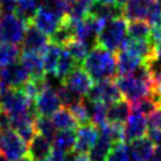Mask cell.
<instances>
[{"label": "cell", "instance_id": "6da1fadb", "mask_svg": "<svg viewBox=\"0 0 161 161\" xmlns=\"http://www.w3.org/2000/svg\"><path fill=\"white\" fill-rule=\"evenodd\" d=\"M121 94L131 104L137 103L140 99L147 97L151 92V74L148 67L142 63L132 73L117 75L114 79Z\"/></svg>", "mask_w": 161, "mask_h": 161}, {"label": "cell", "instance_id": "7a4b0ae2", "mask_svg": "<svg viewBox=\"0 0 161 161\" xmlns=\"http://www.w3.org/2000/svg\"><path fill=\"white\" fill-rule=\"evenodd\" d=\"M82 68L96 82L103 79H112L117 75L114 53L97 44L88 52L87 57L82 63Z\"/></svg>", "mask_w": 161, "mask_h": 161}, {"label": "cell", "instance_id": "3957f363", "mask_svg": "<svg viewBox=\"0 0 161 161\" xmlns=\"http://www.w3.org/2000/svg\"><path fill=\"white\" fill-rule=\"evenodd\" d=\"M127 35V20L123 16H117L111 20H107L99 33L96 36V44L116 53L119 50L122 43Z\"/></svg>", "mask_w": 161, "mask_h": 161}, {"label": "cell", "instance_id": "277c9868", "mask_svg": "<svg viewBox=\"0 0 161 161\" xmlns=\"http://www.w3.org/2000/svg\"><path fill=\"white\" fill-rule=\"evenodd\" d=\"M29 23L23 20L15 13H4L0 15V42L19 45L26 33Z\"/></svg>", "mask_w": 161, "mask_h": 161}, {"label": "cell", "instance_id": "5b68a950", "mask_svg": "<svg viewBox=\"0 0 161 161\" xmlns=\"http://www.w3.org/2000/svg\"><path fill=\"white\" fill-rule=\"evenodd\" d=\"M33 102L21 91V88H5L0 91V109L6 113L18 114L28 111Z\"/></svg>", "mask_w": 161, "mask_h": 161}, {"label": "cell", "instance_id": "8992f818", "mask_svg": "<svg viewBox=\"0 0 161 161\" xmlns=\"http://www.w3.org/2000/svg\"><path fill=\"white\" fill-rule=\"evenodd\" d=\"M0 150L8 161H16L20 157L28 155L26 142L11 128L1 132Z\"/></svg>", "mask_w": 161, "mask_h": 161}, {"label": "cell", "instance_id": "52a82bcc", "mask_svg": "<svg viewBox=\"0 0 161 161\" xmlns=\"http://www.w3.org/2000/svg\"><path fill=\"white\" fill-rule=\"evenodd\" d=\"M121 98H122L121 91L118 89L116 82L112 79L98 80L96 84L92 86L91 91L87 94V99L103 102L106 104H111Z\"/></svg>", "mask_w": 161, "mask_h": 161}, {"label": "cell", "instance_id": "ba28073f", "mask_svg": "<svg viewBox=\"0 0 161 161\" xmlns=\"http://www.w3.org/2000/svg\"><path fill=\"white\" fill-rule=\"evenodd\" d=\"M29 78V72L18 60L0 69V91L5 88H20Z\"/></svg>", "mask_w": 161, "mask_h": 161}, {"label": "cell", "instance_id": "9c48e42d", "mask_svg": "<svg viewBox=\"0 0 161 161\" xmlns=\"http://www.w3.org/2000/svg\"><path fill=\"white\" fill-rule=\"evenodd\" d=\"M63 19L64 18L58 15L50 8L45 6L44 4H39V6H38V9H36L30 24H33L35 28H38L44 34L50 35L60 25Z\"/></svg>", "mask_w": 161, "mask_h": 161}, {"label": "cell", "instance_id": "30bf717a", "mask_svg": "<svg viewBox=\"0 0 161 161\" xmlns=\"http://www.w3.org/2000/svg\"><path fill=\"white\" fill-rule=\"evenodd\" d=\"M131 114L126 123L123 125V140L125 142H131L136 138L146 136L147 131V118L137 108L131 106Z\"/></svg>", "mask_w": 161, "mask_h": 161}, {"label": "cell", "instance_id": "8fae6325", "mask_svg": "<svg viewBox=\"0 0 161 161\" xmlns=\"http://www.w3.org/2000/svg\"><path fill=\"white\" fill-rule=\"evenodd\" d=\"M33 107H34L36 114L50 117L55 111H58L62 107V103L59 101L57 91H54L49 86V87H45L35 97V99L33 101Z\"/></svg>", "mask_w": 161, "mask_h": 161}, {"label": "cell", "instance_id": "7c38bea8", "mask_svg": "<svg viewBox=\"0 0 161 161\" xmlns=\"http://www.w3.org/2000/svg\"><path fill=\"white\" fill-rule=\"evenodd\" d=\"M63 84H65L68 88H70L73 92H75L79 96H87L93 86L92 77L79 65H77L63 80Z\"/></svg>", "mask_w": 161, "mask_h": 161}, {"label": "cell", "instance_id": "4fadbf2b", "mask_svg": "<svg viewBox=\"0 0 161 161\" xmlns=\"http://www.w3.org/2000/svg\"><path fill=\"white\" fill-rule=\"evenodd\" d=\"M99 136V128L93 123H86L78 126L75 131V143L74 151L77 153H88L92 146L96 143Z\"/></svg>", "mask_w": 161, "mask_h": 161}, {"label": "cell", "instance_id": "5bb4252c", "mask_svg": "<svg viewBox=\"0 0 161 161\" xmlns=\"http://www.w3.org/2000/svg\"><path fill=\"white\" fill-rule=\"evenodd\" d=\"M156 0H126L122 5V16L126 20H147L148 13Z\"/></svg>", "mask_w": 161, "mask_h": 161}, {"label": "cell", "instance_id": "9a60e30c", "mask_svg": "<svg viewBox=\"0 0 161 161\" xmlns=\"http://www.w3.org/2000/svg\"><path fill=\"white\" fill-rule=\"evenodd\" d=\"M48 43H49V36L47 34L40 31L33 24L28 25L26 33L21 42L23 50H31V52L42 53L43 49L48 45Z\"/></svg>", "mask_w": 161, "mask_h": 161}, {"label": "cell", "instance_id": "2e32d148", "mask_svg": "<svg viewBox=\"0 0 161 161\" xmlns=\"http://www.w3.org/2000/svg\"><path fill=\"white\" fill-rule=\"evenodd\" d=\"M87 15L99 19L102 21L111 20L117 16H122V5L118 4H109L101 0H96L89 8Z\"/></svg>", "mask_w": 161, "mask_h": 161}, {"label": "cell", "instance_id": "e0dca14e", "mask_svg": "<svg viewBox=\"0 0 161 161\" xmlns=\"http://www.w3.org/2000/svg\"><path fill=\"white\" fill-rule=\"evenodd\" d=\"M131 103L127 99H118L111 104H108L107 108V123L123 126L126 121L128 119L131 114Z\"/></svg>", "mask_w": 161, "mask_h": 161}, {"label": "cell", "instance_id": "ac0fdd59", "mask_svg": "<svg viewBox=\"0 0 161 161\" xmlns=\"http://www.w3.org/2000/svg\"><path fill=\"white\" fill-rule=\"evenodd\" d=\"M128 151L131 161H150L153 152V142L147 136H142L130 142Z\"/></svg>", "mask_w": 161, "mask_h": 161}, {"label": "cell", "instance_id": "d6986e66", "mask_svg": "<svg viewBox=\"0 0 161 161\" xmlns=\"http://www.w3.org/2000/svg\"><path fill=\"white\" fill-rule=\"evenodd\" d=\"M52 151V140L35 133L34 137L29 141L28 145V155L33 161L45 160Z\"/></svg>", "mask_w": 161, "mask_h": 161}, {"label": "cell", "instance_id": "ffe728a7", "mask_svg": "<svg viewBox=\"0 0 161 161\" xmlns=\"http://www.w3.org/2000/svg\"><path fill=\"white\" fill-rule=\"evenodd\" d=\"M19 62L25 67V69L29 72L30 77L38 78V77L45 75L40 53L31 52V50H21L20 57H19Z\"/></svg>", "mask_w": 161, "mask_h": 161}, {"label": "cell", "instance_id": "44dd1931", "mask_svg": "<svg viewBox=\"0 0 161 161\" xmlns=\"http://www.w3.org/2000/svg\"><path fill=\"white\" fill-rule=\"evenodd\" d=\"M116 55V67H117V75H125L132 73L140 64H142V59H140L137 55L125 50L119 49L114 53Z\"/></svg>", "mask_w": 161, "mask_h": 161}, {"label": "cell", "instance_id": "7402d4cb", "mask_svg": "<svg viewBox=\"0 0 161 161\" xmlns=\"http://www.w3.org/2000/svg\"><path fill=\"white\" fill-rule=\"evenodd\" d=\"M63 47H59L54 43H48V45L43 49L42 60H43V68L47 75H54L55 77V69L59 60L60 50Z\"/></svg>", "mask_w": 161, "mask_h": 161}, {"label": "cell", "instance_id": "603a6c76", "mask_svg": "<svg viewBox=\"0 0 161 161\" xmlns=\"http://www.w3.org/2000/svg\"><path fill=\"white\" fill-rule=\"evenodd\" d=\"M73 39H75L74 38V28H73V24L67 18H64L63 21L60 23V25L49 35V42L54 43L59 47H65Z\"/></svg>", "mask_w": 161, "mask_h": 161}, {"label": "cell", "instance_id": "cb8c5ba5", "mask_svg": "<svg viewBox=\"0 0 161 161\" xmlns=\"http://www.w3.org/2000/svg\"><path fill=\"white\" fill-rule=\"evenodd\" d=\"M77 130H58L52 140V147L72 153L74 151Z\"/></svg>", "mask_w": 161, "mask_h": 161}, {"label": "cell", "instance_id": "d4e9b609", "mask_svg": "<svg viewBox=\"0 0 161 161\" xmlns=\"http://www.w3.org/2000/svg\"><path fill=\"white\" fill-rule=\"evenodd\" d=\"M50 118H52L57 131L58 130H77L79 126L77 119L69 111V108H67L64 106L60 107L58 111H55Z\"/></svg>", "mask_w": 161, "mask_h": 161}, {"label": "cell", "instance_id": "484cf974", "mask_svg": "<svg viewBox=\"0 0 161 161\" xmlns=\"http://www.w3.org/2000/svg\"><path fill=\"white\" fill-rule=\"evenodd\" d=\"M112 147H113V142L109 138H107L104 135L99 133L96 143L87 153L89 161H106Z\"/></svg>", "mask_w": 161, "mask_h": 161}, {"label": "cell", "instance_id": "4316f807", "mask_svg": "<svg viewBox=\"0 0 161 161\" xmlns=\"http://www.w3.org/2000/svg\"><path fill=\"white\" fill-rule=\"evenodd\" d=\"M88 113H89V119L91 123L96 125L98 128L101 126H103L107 122V108L108 104L103 103V102H98V101H89V99H84Z\"/></svg>", "mask_w": 161, "mask_h": 161}, {"label": "cell", "instance_id": "83f0119b", "mask_svg": "<svg viewBox=\"0 0 161 161\" xmlns=\"http://www.w3.org/2000/svg\"><path fill=\"white\" fill-rule=\"evenodd\" d=\"M150 30H151V25L147 20L135 19V20H128V23H127L128 39L147 40V39H150Z\"/></svg>", "mask_w": 161, "mask_h": 161}, {"label": "cell", "instance_id": "f1b7e54d", "mask_svg": "<svg viewBox=\"0 0 161 161\" xmlns=\"http://www.w3.org/2000/svg\"><path fill=\"white\" fill-rule=\"evenodd\" d=\"M77 67L75 60L73 59V57L69 54V52L67 50L65 47L62 48L60 50V55H59V60L57 64V69H55V78H58L60 82Z\"/></svg>", "mask_w": 161, "mask_h": 161}, {"label": "cell", "instance_id": "f546056e", "mask_svg": "<svg viewBox=\"0 0 161 161\" xmlns=\"http://www.w3.org/2000/svg\"><path fill=\"white\" fill-rule=\"evenodd\" d=\"M21 49L19 45L0 42V69L19 60Z\"/></svg>", "mask_w": 161, "mask_h": 161}, {"label": "cell", "instance_id": "4dcf8cb0", "mask_svg": "<svg viewBox=\"0 0 161 161\" xmlns=\"http://www.w3.org/2000/svg\"><path fill=\"white\" fill-rule=\"evenodd\" d=\"M39 4V0H16L14 13L30 24Z\"/></svg>", "mask_w": 161, "mask_h": 161}, {"label": "cell", "instance_id": "1f68e13d", "mask_svg": "<svg viewBox=\"0 0 161 161\" xmlns=\"http://www.w3.org/2000/svg\"><path fill=\"white\" fill-rule=\"evenodd\" d=\"M65 48L69 52V54L73 57V59L75 60L77 64H82L89 52V44H87L82 40H78V39L70 40L65 45Z\"/></svg>", "mask_w": 161, "mask_h": 161}, {"label": "cell", "instance_id": "d6a6232c", "mask_svg": "<svg viewBox=\"0 0 161 161\" xmlns=\"http://www.w3.org/2000/svg\"><path fill=\"white\" fill-rule=\"evenodd\" d=\"M34 127H35V132L42 135V136H45L50 140H53L55 132H57V128L52 121V118L49 116H40L38 114L35 117V121H34Z\"/></svg>", "mask_w": 161, "mask_h": 161}, {"label": "cell", "instance_id": "836d02e7", "mask_svg": "<svg viewBox=\"0 0 161 161\" xmlns=\"http://www.w3.org/2000/svg\"><path fill=\"white\" fill-rule=\"evenodd\" d=\"M57 94H58V97H59L60 103H62L64 107H67V108L72 107V106L75 104V103H79V102L83 99L82 96H79V94H77L75 92H73L70 88H68V87H67L65 84H63L62 82H60V84L57 87Z\"/></svg>", "mask_w": 161, "mask_h": 161}, {"label": "cell", "instance_id": "e575fe53", "mask_svg": "<svg viewBox=\"0 0 161 161\" xmlns=\"http://www.w3.org/2000/svg\"><path fill=\"white\" fill-rule=\"evenodd\" d=\"M106 161H131L128 146H126V142H119L113 145Z\"/></svg>", "mask_w": 161, "mask_h": 161}, {"label": "cell", "instance_id": "d590c367", "mask_svg": "<svg viewBox=\"0 0 161 161\" xmlns=\"http://www.w3.org/2000/svg\"><path fill=\"white\" fill-rule=\"evenodd\" d=\"M69 111L72 112V114L74 116V118L77 119V122H78L79 126L91 122V119H89V113H88V109H87L84 98H83L79 103H75V104H73L72 107H69Z\"/></svg>", "mask_w": 161, "mask_h": 161}, {"label": "cell", "instance_id": "8d00e7d4", "mask_svg": "<svg viewBox=\"0 0 161 161\" xmlns=\"http://www.w3.org/2000/svg\"><path fill=\"white\" fill-rule=\"evenodd\" d=\"M147 130H155L161 132V106H156V108L150 112L147 116Z\"/></svg>", "mask_w": 161, "mask_h": 161}, {"label": "cell", "instance_id": "74e56055", "mask_svg": "<svg viewBox=\"0 0 161 161\" xmlns=\"http://www.w3.org/2000/svg\"><path fill=\"white\" fill-rule=\"evenodd\" d=\"M70 155L72 153H68V152H64V151L52 147V151H50L49 156L47 157V160L48 161H70V157H69Z\"/></svg>", "mask_w": 161, "mask_h": 161}, {"label": "cell", "instance_id": "f35d334b", "mask_svg": "<svg viewBox=\"0 0 161 161\" xmlns=\"http://www.w3.org/2000/svg\"><path fill=\"white\" fill-rule=\"evenodd\" d=\"M3 4V11L5 13H14L16 0H1Z\"/></svg>", "mask_w": 161, "mask_h": 161}, {"label": "cell", "instance_id": "ab89813d", "mask_svg": "<svg viewBox=\"0 0 161 161\" xmlns=\"http://www.w3.org/2000/svg\"><path fill=\"white\" fill-rule=\"evenodd\" d=\"M70 161H89V158H88V155H87V153L72 152V155H70Z\"/></svg>", "mask_w": 161, "mask_h": 161}, {"label": "cell", "instance_id": "60d3db41", "mask_svg": "<svg viewBox=\"0 0 161 161\" xmlns=\"http://www.w3.org/2000/svg\"><path fill=\"white\" fill-rule=\"evenodd\" d=\"M151 158H152V161H161V143H157V146L153 147Z\"/></svg>", "mask_w": 161, "mask_h": 161}, {"label": "cell", "instance_id": "b9f144b4", "mask_svg": "<svg viewBox=\"0 0 161 161\" xmlns=\"http://www.w3.org/2000/svg\"><path fill=\"white\" fill-rule=\"evenodd\" d=\"M16 161H33V160L30 158V156H29V155H25V156L20 157V158H19V160H16Z\"/></svg>", "mask_w": 161, "mask_h": 161}, {"label": "cell", "instance_id": "7bdbcfd3", "mask_svg": "<svg viewBox=\"0 0 161 161\" xmlns=\"http://www.w3.org/2000/svg\"><path fill=\"white\" fill-rule=\"evenodd\" d=\"M101 1H104V3H109V4H117L116 0H101Z\"/></svg>", "mask_w": 161, "mask_h": 161}, {"label": "cell", "instance_id": "ee69618b", "mask_svg": "<svg viewBox=\"0 0 161 161\" xmlns=\"http://www.w3.org/2000/svg\"><path fill=\"white\" fill-rule=\"evenodd\" d=\"M4 11H3V4H1V0H0V15L3 14Z\"/></svg>", "mask_w": 161, "mask_h": 161}, {"label": "cell", "instance_id": "f6af8a7d", "mask_svg": "<svg viewBox=\"0 0 161 161\" xmlns=\"http://www.w3.org/2000/svg\"><path fill=\"white\" fill-rule=\"evenodd\" d=\"M40 161H48V160H47V158H45V160H40Z\"/></svg>", "mask_w": 161, "mask_h": 161}, {"label": "cell", "instance_id": "bcb514c9", "mask_svg": "<svg viewBox=\"0 0 161 161\" xmlns=\"http://www.w3.org/2000/svg\"><path fill=\"white\" fill-rule=\"evenodd\" d=\"M0 155H1V150H0Z\"/></svg>", "mask_w": 161, "mask_h": 161}, {"label": "cell", "instance_id": "7dc6e473", "mask_svg": "<svg viewBox=\"0 0 161 161\" xmlns=\"http://www.w3.org/2000/svg\"><path fill=\"white\" fill-rule=\"evenodd\" d=\"M0 131H1V128H0Z\"/></svg>", "mask_w": 161, "mask_h": 161}, {"label": "cell", "instance_id": "c3c4849f", "mask_svg": "<svg viewBox=\"0 0 161 161\" xmlns=\"http://www.w3.org/2000/svg\"><path fill=\"white\" fill-rule=\"evenodd\" d=\"M158 1H161V0H158Z\"/></svg>", "mask_w": 161, "mask_h": 161}]
</instances>
